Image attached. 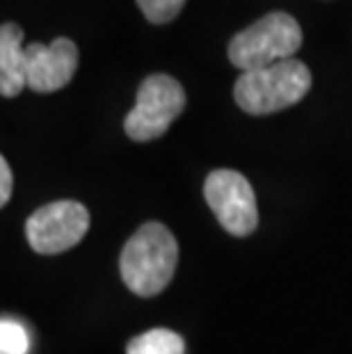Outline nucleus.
<instances>
[{
	"mask_svg": "<svg viewBox=\"0 0 352 354\" xmlns=\"http://www.w3.org/2000/svg\"><path fill=\"white\" fill-rule=\"evenodd\" d=\"M311 71L299 59H281L266 69L245 71L234 85V99L247 115L263 117L286 110L309 94Z\"/></svg>",
	"mask_w": 352,
	"mask_h": 354,
	"instance_id": "obj_2",
	"label": "nucleus"
},
{
	"mask_svg": "<svg viewBox=\"0 0 352 354\" xmlns=\"http://www.w3.org/2000/svg\"><path fill=\"white\" fill-rule=\"evenodd\" d=\"M89 229V213L78 201L62 199L37 208L26 222L28 245L37 254H62L76 247Z\"/></svg>",
	"mask_w": 352,
	"mask_h": 354,
	"instance_id": "obj_6",
	"label": "nucleus"
},
{
	"mask_svg": "<svg viewBox=\"0 0 352 354\" xmlns=\"http://www.w3.org/2000/svg\"><path fill=\"white\" fill-rule=\"evenodd\" d=\"M302 46V28L288 12H270L229 41V62L245 71L290 59Z\"/></svg>",
	"mask_w": 352,
	"mask_h": 354,
	"instance_id": "obj_3",
	"label": "nucleus"
},
{
	"mask_svg": "<svg viewBox=\"0 0 352 354\" xmlns=\"http://www.w3.org/2000/svg\"><path fill=\"white\" fill-rule=\"evenodd\" d=\"M126 354H185V341L172 329H149L133 338Z\"/></svg>",
	"mask_w": 352,
	"mask_h": 354,
	"instance_id": "obj_9",
	"label": "nucleus"
},
{
	"mask_svg": "<svg viewBox=\"0 0 352 354\" xmlns=\"http://www.w3.org/2000/svg\"><path fill=\"white\" fill-rule=\"evenodd\" d=\"M30 338L28 329L17 320L5 318L0 322V352L3 354H28Z\"/></svg>",
	"mask_w": 352,
	"mask_h": 354,
	"instance_id": "obj_11",
	"label": "nucleus"
},
{
	"mask_svg": "<svg viewBox=\"0 0 352 354\" xmlns=\"http://www.w3.org/2000/svg\"><path fill=\"white\" fill-rule=\"evenodd\" d=\"M28 87L33 92L50 94L66 87L78 69V46L66 37H57L55 41L28 44Z\"/></svg>",
	"mask_w": 352,
	"mask_h": 354,
	"instance_id": "obj_7",
	"label": "nucleus"
},
{
	"mask_svg": "<svg viewBox=\"0 0 352 354\" xmlns=\"http://www.w3.org/2000/svg\"><path fill=\"white\" fill-rule=\"evenodd\" d=\"M178 245L165 224L147 222L133 233L119 256L124 283L138 297H156L176 272Z\"/></svg>",
	"mask_w": 352,
	"mask_h": 354,
	"instance_id": "obj_1",
	"label": "nucleus"
},
{
	"mask_svg": "<svg viewBox=\"0 0 352 354\" xmlns=\"http://www.w3.org/2000/svg\"><path fill=\"white\" fill-rule=\"evenodd\" d=\"M28 87V55L24 46V30L17 24L0 28V94L14 99Z\"/></svg>",
	"mask_w": 352,
	"mask_h": 354,
	"instance_id": "obj_8",
	"label": "nucleus"
},
{
	"mask_svg": "<svg viewBox=\"0 0 352 354\" xmlns=\"http://www.w3.org/2000/svg\"><path fill=\"white\" fill-rule=\"evenodd\" d=\"M185 108V89L167 73H151L142 80L136 105L124 119V131L136 142H151L167 133Z\"/></svg>",
	"mask_w": 352,
	"mask_h": 354,
	"instance_id": "obj_4",
	"label": "nucleus"
},
{
	"mask_svg": "<svg viewBox=\"0 0 352 354\" xmlns=\"http://www.w3.org/2000/svg\"><path fill=\"white\" fill-rule=\"evenodd\" d=\"M138 7L145 14V19L154 26H165L178 17L185 0H136Z\"/></svg>",
	"mask_w": 352,
	"mask_h": 354,
	"instance_id": "obj_10",
	"label": "nucleus"
},
{
	"mask_svg": "<svg viewBox=\"0 0 352 354\" xmlns=\"http://www.w3.org/2000/svg\"><path fill=\"white\" fill-rule=\"evenodd\" d=\"M12 185H14V178H12L10 162H7L5 158H0V206H7V203H10Z\"/></svg>",
	"mask_w": 352,
	"mask_h": 354,
	"instance_id": "obj_12",
	"label": "nucleus"
},
{
	"mask_svg": "<svg viewBox=\"0 0 352 354\" xmlns=\"http://www.w3.org/2000/svg\"><path fill=\"white\" fill-rule=\"evenodd\" d=\"M204 197L220 227L236 238L252 236L259 227V206L250 180L236 169H215L204 180Z\"/></svg>",
	"mask_w": 352,
	"mask_h": 354,
	"instance_id": "obj_5",
	"label": "nucleus"
}]
</instances>
